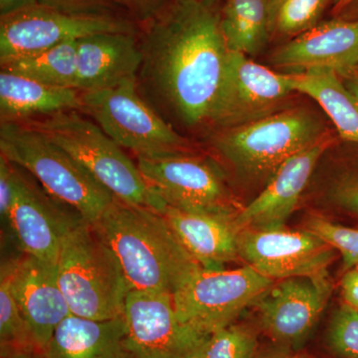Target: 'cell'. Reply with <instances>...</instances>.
Returning <instances> with one entry per match:
<instances>
[{"mask_svg": "<svg viewBox=\"0 0 358 358\" xmlns=\"http://www.w3.org/2000/svg\"><path fill=\"white\" fill-rule=\"evenodd\" d=\"M141 48V77L155 99L189 128L210 121L229 54L210 4L176 0L154 18Z\"/></svg>", "mask_w": 358, "mask_h": 358, "instance_id": "1", "label": "cell"}, {"mask_svg": "<svg viewBox=\"0 0 358 358\" xmlns=\"http://www.w3.org/2000/svg\"><path fill=\"white\" fill-rule=\"evenodd\" d=\"M92 226L114 253L131 289L173 294L202 268L152 209L115 199Z\"/></svg>", "mask_w": 358, "mask_h": 358, "instance_id": "2", "label": "cell"}, {"mask_svg": "<svg viewBox=\"0 0 358 358\" xmlns=\"http://www.w3.org/2000/svg\"><path fill=\"white\" fill-rule=\"evenodd\" d=\"M57 275L72 315L96 320L124 315L131 289L114 253L84 218L63 237Z\"/></svg>", "mask_w": 358, "mask_h": 358, "instance_id": "3", "label": "cell"}, {"mask_svg": "<svg viewBox=\"0 0 358 358\" xmlns=\"http://www.w3.org/2000/svg\"><path fill=\"white\" fill-rule=\"evenodd\" d=\"M0 155L31 174L54 199L90 224L115 199L64 148L28 122H1Z\"/></svg>", "mask_w": 358, "mask_h": 358, "instance_id": "4", "label": "cell"}, {"mask_svg": "<svg viewBox=\"0 0 358 358\" xmlns=\"http://www.w3.org/2000/svg\"><path fill=\"white\" fill-rule=\"evenodd\" d=\"M78 112L25 122L64 148L115 199L162 213L166 205L148 186L138 164L96 122Z\"/></svg>", "mask_w": 358, "mask_h": 358, "instance_id": "5", "label": "cell"}, {"mask_svg": "<svg viewBox=\"0 0 358 358\" xmlns=\"http://www.w3.org/2000/svg\"><path fill=\"white\" fill-rule=\"evenodd\" d=\"M327 136L319 117L299 107L223 129L214 145L242 174L250 178H271L285 162Z\"/></svg>", "mask_w": 358, "mask_h": 358, "instance_id": "6", "label": "cell"}, {"mask_svg": "<svg viewBox=\"0 0 358 358\" xmlns=\"http://www.w3.org/2000/svg\"><path fill=\"white\" fill-rule=\"evenodd\" d=\"M81 95L83 110L120 147L136 157L188 152V141L141 99L136 78Z\"/></svg>", "mask_w": 358, "mask_h": 358, "instance_id": "7", "label": "cell"}, {"mask_svg": "<svg viewBox=\"0 0 358 358\" xmlns=\"http://www.w3.org/2000/svg\"><path fill=\"white\" fill-rule=\"evenodd\" d=\"M275 281L246 265L235 270L200 268L173 294L179 319L206 334L232 324Z\"/></svg>", "mask_w": 358, "mask_h": 358, "instance_id": "8", "label": "cell"}, {"mask_svg": "<svg viewBox=\"0 0 358 358\" xmlns=\"http://www.w3.org/2000/svg\"><path fill=\"white\" fill-rule=\"evenodd\" d=\"M136 164L166 206L203 213L238 212L220 171L189 152L136 157Z\"/></svg>", "mask_w": 358, "mask_h": 358, "instance_id": "9", "label": "cell"}, {"mask_svg": "<svg viewBox=\"0 0 358 358\" xmlns=\"http://www.w3.org/2000/svg\"><path fill=\"white\" fill-rule=\"evenodd\" d=\"M122 317L126 358H185L211 336L179 319L171 294L131 289Z\"/></svg>", "mask_w": 358, "mask_h": 358, "instance_id": "10", "label": "cell"}, {"mask_svg": "<svg viewBox=\"0 0 358 358\" xmlns=\"http://www.w3.org/2000/svg\"><path fill=\"white\" fill-rule=\"evenodd\" d=\"M108 32L131 33V26L105 14L35 4L1 17L0 61Z\"/></svg>", "mask_w": 358, "mask_h": 358, "instance_id": "11", "label": "cell"}, {"mask_svg": "<svg viewBox=\"0 0 358 358\" xmlns=\"http://www.w3.org/2000/svg\"><path fill=\"white\" fill-rule=\"evenodd\" d=\"M294 93L289 73H275L244 54L229 51L209 122L227 129L258 121L281 110Z\"/></svg>", "mask_w": 358, "mask_h": 358, "instance_id": "12", "label": "cell"}, {"mask_svg": "<svg viewBox=\"0 0 358 358\" xmlns=\"http://www.w3.org/2000/svg\"><path fill=\"white\" fill-rule=\"evenodd\" d=\"M240 259L259 274L273 280L327 277L336 250L310 231L242 229Z\"/></svg>", "mask_w": 358, "mask_h": 358, "instance_id": "13", "label": "cell"}, {"mask_svg": "<svg viewBox=\"0 0 358 358\" xmlns=\"http://www.w3.org/2000/svg\"><path fill=\"white\" fill-rule=\"evenodd\" d=\"M13 164L14 195L8 228L25 255L57 266L63 237L83 217L74 209L66 210L69 206L54 199L22 167Z\"/></svg>", "mask_w": 358, "mask_h": 358, "instance_id": "14", "label": "cell"}, {"mask_svg": "<svg viewBox=\"0 0 358 358\" xmlns=\"http://www.w3.org/2000/svg\"><path fill=\"white\" fill-rule=\"evenodd\" d=\"M331 286L327 277L281 280L255 303L264 329L284 345H299L326 308Z\"/></svg>", "mask_w": 358, "mask_h": 358, "instance_id": "15", "label": "cell"}, {"mask_svg": "<svg viewBox=\"0 0 358 358\" xmlns=\"http://www.w3.org/2000/svg\"><path fill=\"white\" fill-rule=\"evenodd\" d=\"M6 263L14 298L42 353L59 324L72 315L59 285L57 266L25 254Z\"/></svg>", "mask_w": 358, "mask_h": 358, "instance_id": "16", "label": "cell"}, {"mask_svg": "<svg viewBox=\"0 0 358 358\" xmlns=\"http://www.w3.org/2000/svg\"><path fill=\"white\" fill-rule=\"evenodd\" d=\"M329 136L285 162L267 186L235 216L238 229H278L298 206L320 157L331 145Z\"/></svg>", "mask_w": 358, "mask_h": 358, "instance_id": "17", "label": "cell"}, {"mask_svg": "<svg viewBox=\"0 0 358 358\" xmlns=\"http://www.w3.org/2000/svg\"><path fill=\"white\" fill-rule=\"evenodd\" d=\"M271 61L281 69L329 68L345 76L358 66V18L320 22L282 45Z\"/></svg>", "mask_w": 358, "mask_h": 358, "instance_id": "18", "label": "cell"}, {"mask_svg": "<svg viewBox=\"0 0 358 358\" xmlns=\"http://www.w3.org/2000/svg\"><path fill=\"white\" fill-rule=\"evenodd\" d=\"M160 214L204 270H223L226 264L240 260L237 213H203L166 206Z\"/></svg>", "mask_w": 358, "mask_h": 358, "instance_id": "19", "label": "cell"}, {"mask_svg": "<svg viewBox=\"0 0 358 358\" xmlns=\"http://www.w3.org/2000/svg\"><path fill=\"white\" fill-rule=\"evenodd\" d=\"M143 52L131 33H98L77 40V79L81 92L108 88L138 77Z\"/></svg>", "mask_w": 358, "mask_h": 358, "instance_id": "20", "label": "cell"}, {"mask_svg": "<svg viewBox=\"0 0 358 358\" xmlns=\"http://www.w3.org/2000/svg\"><path fill=\"white\" fill-rule=\"evenodd\" d=\"M124 317L108 320L70 315L54 331L43 358H126Z\"/></svg>", "mask_w": 358, "mask_h": 358, "instance_id": "21", "label": "cell"}, {"mask_svg": "<svg viewBox=\"0 0 358 358\" xmlns=\"http://www.w3.org/2000/svg\"><path fill=\"white\" fill-rule=\"evenodd\" d=\"M68 110H83L79 90L40 83L4 70L0 72L1 122H25Z\"/></svg>", "mask_w": 358, "mask_h": 358, "instance_id": "22", "label": "cell"}, {"mask_svg": "<svg viewBox=\"0 0 358 358\" xmlns=\"http://www.w3.org/2000/svg\"><path fill=\"white\" fill-rule=\"evenodd\" d=\"M296 93L305 94L319 103L343 140L358 143V100L329 68L289 73Z\"/></svg>", "mask_w": 358, "mask_h": 358, "instance_id": "23", "label": "cell"}, {"mask_svg": "<svg viewBox=\"0 0 358 358\" xmlns=\"http://www.w3.org/2000/svg\"><path fill=\"white\" fill-rule=\"evenodd\" d=\"M220 26L228 50L257 55L272 36L270 0H226Z\"/></svg>", "mask_w": 358, "mask_h": 358, "instance_id": "24", "label": "cell"}, {"mask_svg": "<svg viewBox=\"0 0 358 358\" xmlns=\"http://www.w3.org/2000/svg\"><path fill=\"white\" fill-rule=\"evenodd\" d=\"M1 70L51 86L74 88L77 79V41L0 61Z\"/></svg>", "mask_w": 358, "mask_h": 358, "instance_id": "25", "label": "cell"}, {"mask_svg": "<svg viewBox=\"0 0 358 358\" xmlns=\"http://www.w3.org/2000/svg\"><path fill=\"white\" fill-rule=\"evenodd\" d=\"M0 345L1 357L22 350H37L27 322L11 291L6 262L1 264L0 274Z\"/></svg>", "mask_w": 358, "mask_h": 358, "instance_id": "26", "label": "cell"}, {"mask_svg": "<svg viewBox=\"0 0 358 358\" xmlns=\"http://www.w3.org/2000/svg\"><path fill=\"white\" fill-rule=\"evenodd\" d=\"M334 0H270L271 35L294 37L319 24Z\"/></svg>", "mask_w": 358, "mask_h": 358, "instance_id": "27", "label": "cell"}, {"mask_svg": "<svg viewBox=\"0 0 358 358\" xmlns=\"http://www.w3.org/2000/svg\"><path fill=\"white\" fill-rule=\"evenodd\" d=\"M255 333L242 324H230L214 331L202 346L200 358H256Z\"/></svg>", "mask_w": 358, "mask_h": 358, "instance_id": "28", "label": "cell"}, {"mask_svg": "<svg viewBox=\"0 0 358 358\" xmlns=\"http://www.w3.org/2000/svg\"><path fill=\"white\" fill-rule=\"evenodd\" d=\"M307 229L341 254L346 270L358 266V229L338 225L317 216L308 221Z\"/></svg>", "mask_w": 358, "mask_h": 358, "instance_id": "29", "label": "cell"}, {"mask_svg": "<svg viewBox=\"0 0 358 358\" xmlns=\"http://www.w3.org/2000/svg\"><path fill=\"white\" fill-rule=\"evenodd\" d=\"M327 341L334 355L341 358H358V310L343 303L334 313Z\"/></svg>", "mask_w": 358, "mask_h": 358, "instance_id": "30", "label": "cell"}, {"mask_svg": "<svg viewBox=\"0 0 358 358\" xmlns=\"http://www.w3.org/2000/svg\"><path fill=\"white\" fill-rule=\"evenodd\" d=\"M14 195L13 162L0 155V218L2 225L8 227L9 213Z\"/></svg>", "mask_w": 358, "mask_h": 358, "instance_id": "31", "label": "cell"}, {"mask_svg": "<svg viewBox=\"0 0 358 358\" xmlns=\"http://www.w3.org/2000/svg\"><path fill=\"white\" fill-rule=\"evenodd\" d=\"M134 16L141 20H150L164 11L167 0H117Z\"/></svg>", "mask_w": 358, "mask_h": 358, "instance_id": "32", "label": "cell"}, {"mask_svg": "<svg viewBox=\"0 0 358 358\" xmlns=\"http://www.w3.org/2000/svg\"><path fill=\"white\" fill-rule=\"evenodd\" d=\"M334 197L346 210L358 214V178L345 179L334 188Z\"/></svg>", "mask_w": 358, "mask_h": 358, "instance_id": "33", "label": "cell"}, {"mask_svg": "<svg viewBox=\"0 0 358 358\" xmlns=\"http://www.w3.org/2000/svg\"><path fill=\"white\" fill-rule=\"evenodd\" d=\"M341 289L345 303L358 310V266L346 272L341 281Z\"/></svg>", "mask_w": 358, "mask_h": 358, "instance_id": "34", "label": "cell"}, {"mask_svg": "<svg viewBox=\"0 0 358 358\" xmlns=\"http://www.w3.org/2000/svg\"><path fill=\"white\" fill-rule=\"evenodd\" d=\"M37 4V0H0V15H9Z\"/></svg>", "mask_w": 358, "mask_h": 358, "instance_id": "35", "label": "cell"}, {"mask_svg": "<svg viewBox=\"0 0 358 358\" xmlns=\"http://www.w3.org/2000/svg\"><path fill=\"white\" fill-rule=\"evenodd\" d=\"M40 4L56 8L65 9V10L78 11L79 6H83L91 0H39Z\"/></svg>", "mask_w": 358, "mask_h": 358, "instance_id": "36", "label": "cell"}, {"mask_svg": "<svg viewBox=\"0 0 358 358\" xmlns=\"http://www.w3.org/2000/svg\"><path fill=\"white\" fill-rule=\"evenodd\" d=\"M343 83L348 87V89L355 96L358 100V72L353 70L348 73L345 76L341 77Z\"/></svg>", "mask_w": 358, "mask_h": 358, "instance_id": "37", "label": "cell"}, {"mask_svg": "<svg viewBox=\"0 0 358 358\" xmlns=\"http://www.w3.org/2000/svg\"><path fill=\"white\" fill-rule=\"evenodd\" d=\"M1 358H43V355L38 350H22V352L10 353Z\"/></svg>", "mask_w": 358, "mask_h": 358, "instance_id": "38", "label": "cell"}, {"mask_svg": "<svg viewBox=\"0 0 358 358\" xmlns=\"http://www.w3.org/2000/svg\"><path fill=\"white\" fill-rule=\"evenodd\" d=\"M357 0H334V10L341 11L350 6V4L355 3Z\"/></svg>", "mask_w": 358, "mask_h": 358, "instance_id": "39", "label": "cell"}, {"mask_svg": "<svg viewBox=\"0 0 358 358\" xmlns=\"http://www.w3.org/2000/svg\"><path fill=\"white\" fill-rule=\"evenodd\" d=\"M260 358H301L296 355H289V353H270V355H264Z\"/></svg>", "mask_w": 358, "mask_h": 358, "instance_id": "40", "label": "cell"}, {"mask_svg": "<svg viewBox=\"0 0 358 358\" xmlns=\"http://www.w3.org/2000/svg\"><path fill=\"white\" fill-rule=\"evenodd\" d=\"M202 346L201 348H199V350H195L194 352H192V355H188V357H186L185 358H200V357H201Z\"/></svg>", "mask_w": 358, "mask_h": 358, "instance_id": "41", "label": "cell"}, {"mask_svg": "<svg viewBox=\"0 0 358 358\" xmlns=\"http://www.w3.org/2000/svg\"><path fill=\"white\" fill-rule=\"evenodd\" d=\"M199 1H202V2H204V3H207V4H212V2L214 1V0H199Z\"/></svg>", "mask_w": 358, "mask_h": 358, "instance_id": "42", "label": "cell"}, {"mask_svg": "<svg viewBox=\"0 0 358 358\" xmlns=\"http://www.w3.org/2000/svg\"><path fill=\"white\" fill-rule=\"evenodd\" d=\"M355 71H357V72H358V66L357 67V69H355Z\"/></svg>", "mask_w": 358, "mask_h": 358, "instance_id": "43", "label": "cell"}]
</instances>
